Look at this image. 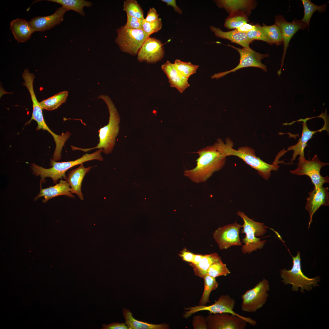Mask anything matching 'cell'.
Listing matches in <instances>:
<instances>
[{"label":"cell","mask_w":329,"mask_h":329,"mask_svg":"<svg viewBox=\"0 0 329 329\" xmlns=\"http://www.w3.org/2000/svg\"><path fill=\"white\" fill-rule=\"evenodd\" d=\"M197 153L199 157L196 160V167L184 172V176L195 183L205 182L225 164L226 157L217 150L214 144L200 149Z\"/></svg>","instance_id":"obj_1"},{"label":"cell","mask_w":329,"mask_h":329,"mask_svg":"<svg viewBox=\"0 0 329 329\" xmlns=\"http://www.w3.org/2000/svg\"><path fill=\"white\" fill-rule=\"evenodd\" d=\"M214 144L217 150L226 157L229 156H237L243 160L247 164L257 171L259 175L266 180L271 175L272 171H278V165L270 164L264 161L256 155L255 150L248 146H242L237 150L233 147V143L229 138L225 139V143L218 138Z\"/></svg>","instance_id":"obj_2"},{"label":"cell","mask_w":329,"mask_h":329,"mask_svg":"<svg viewBox=\"0 0 329 329\" xmlns=\"http://www.w3.org/2000/svg\"><path fill=\"white\" fill-rule=\"evenodd\" d=\"M98 97L103 100L108 106L109 113L108 123L99 130V142L96 147L90 148H81L71 146V148L73 150H78L87 152L92 149L101 148L103 149V153L108 154L111 153L113 150L116 138L119 132L120 117L116 108L109 97L101 95Z\"/></svg>","instance_id":"obj_3"},{"label":"cell","mask_w":329,"mask_h":329,"mask_svg":"<svg viewBox=\"0 0 329 329\" xmlns=\"http://www.w3.org/2000/svg\"><path fill=\"white\" fill-rule=\"evenodd\" d=\"M102 150L101 148L98 149L92 154L86 153L80 158L70 161L57 162L51 159L50 165L51 168H44L34 163L31 164L30 167L34 175L40 176L41 183L45 182V179L46 177H50L52 179L53 183H55L59 179L63 178L66 179V171L74 166L92 160L102 161L103 158L101 154Z\"/></svg>","instance_id":"obj_4"},{"label":"cell","mask_w":329,"mask_h":329,"mask_svg":"<svg viewBox=\"0 0 329 329\" xmlns=\"http://www.w3.org/2000/svg\"><path fill=\"white\" fill-rule=\"evenodd\" d=\"M292 268L290 270L285 268L280 271L281 278L283 279L281 281L285 285H292L291 289L292 291L297 292L299 287L302 293L304 292L305 290L309 291H311L313 288L318 287L321 281L320 276L310 278L303 273L301 269L300 252L298 251L296 256H292Z\"/></svg>","instance_id":"obj_5"},{"label":"cell","mask_w":329,"mask_h":329,"mask_svg":"<svg viewBox=\"0 0 329 329\" xmlns=\"http://www.w3.org/2000/svg\"><path fill=\"white\" fill-rule=\"evenodd\" d=\"M237 214L243 219V228L241 232L246 234L245 237L242 240L244 244L242 248V253L245 254L249 253L253 251L263 248L266 240L261 241L256 237L262 236L266 233L267 230L264 224L253 221L249 218L243 212L239 211Z\"/></svg>","instance_id":"obj_6"},{"label":"cell","mask_w":329,"mask_h":329,"mask_svg":"<svg viewBox=\"0 0 329 329\" xmlns=\"http://www.w3.org/2000/svg\"><path fill=\"white\" fill-rule=\"evenodd\" d=\"M116 43L122 52L135 56L149 37L142 29H133L122 26L116 30Z\"/></svg>","instance_id":"obj_7"},{"label":"cell","mask_w":329,"mask_h":329,"mask_svg":"<svg viewBox=\"0 0 329 329\" xmlns=\"http://www.w3.org/2000/svg\"><path fill=\"white\" fill-rule=\"evenodd\" d=\"M298 161L297 168L294 170L290 171L291 174L309 176L315 188L323 186L324 183H329V177H323L320 173L321 168L328 165L329 163L321 162L316 154L310 160H307L305 157H299Z\"/></svg>","instance_id":"obj_8"},{"label":"cell","mask_w":329,"mask_h":329,"mask_svg":"<svg viewBox=\"0 0 329 329\" xmlns=\"http://www.w3.org/2000/svg\"><path fill=\"white\" fill-rule=\"evenodd\" d=\"M235 303V300L228 295H222L214 304L211 305L207 306L199 305L186 308L185 309L187 311L184 312L183 316L187 318L197 312L204 310L209 311L210 314L228 313L239 316L244 319L250 324L255 326L257 322L255 320L250 317L239 315L234 311L233 310Z\"/></svg>","instance_id":"obj_9"},{"label":"cell","mask_w":329,"mask_h":329,"mask_svg":"<svg viewBox=\"0 0 329 329\" xmlns=\"http://www.w3.org/2000/svg\"><path fill=\"white\" fill-rule=\"evenodd\" d=\"M270 290L269 281L265 278L242 295L241 308L243 311L253 313L262 307L267 302Z\"/></svg>","instance_id":"obj_10"},{"label":"cell","mask_w":329,"mask_h":329,"mask_svg":"<svg viewBox=\"0 0 329 329\" xmlns=\"http://www.w3.org/2000/svg\"><path fill=\"white\" fill-rule=\"evenodd\" d=\"M236 49L239 52L240 55V62L235 68L230 70L219 73L213 75L211 79H219L228 74L235 72L240 69L248 67H254L260 68L265 72L267 71V67L261 62V60L268 57L267 54H262L254 51L249 47L240 48L228 45Z\"/></svg>","instance_id":"obj_11"},{"label":"cell","mask_w":329,"mask_h":329,"mask_svg":"<svg viewBox=\"0 0 329 329\" xmlns=\"http://www.w3.org/2000/svg\"><path fill=\"white\" fill-rule=\"evenodd\" d=\"M313 118H307L305 119H300L297 121H302V136L296 144L294 145L289 147L286 150H284L281 151L276 157L273 163L277 165L279 163V161L280 157L288 151L292 150L293 151L292 158L291 159V163H292L295 160L297 156L299 155V157H305L304 150L307 146V142L313 136V135L317 132H321L323 130L327 129V123L326 119H324L325 124L323 127L320 129L316 131L310 130L307 126L306 121L311 119Z\"/></svg>","instance_id":"obj_12"},{"label":"cell","mask_w":329,"mask_h":329,"mask_svg":"<svg viewBox=\"0 0 329 329\" xmlns=\"http://www.w3.org/2000/svg\"><path fill=\"white\" fill-rule=\"evenodd\" d=\"M206 318L208 329H244L248 323L242 318L228 313L210 314Z\"/></svg>","instance_id":"obj_13"},{"label":"cell","mask_w":329,"mask_h":329,"mask_svg":"<svg viewBox=\"0 0 329 329\" xmlns=\"http://www.w3.org/2000/svg\"><path fill=\"white\" fill-rule=\"evenodd\" d=\"M275 22L281 30L283 44V52L281 68L277 72L278 75L280 76L281 73V69L283 65L287 50L291 39L299 30L306 28L308 25L301 20L296 19L291 22H288L281 15L275 17Z\"/></svg>","instance_id":"obj_14"},{"label":"cell","mask_w":329,"mask_h":329,"mask_svg":"<svg viewBox=\"0 0 329 329\" xmlns=\"http://www.w3.org/2000/svg\"><path fill=\"white\" fill-rule=\"evenodd\" d=\"M242 227V225L235 223L219 227L215 231L213 236L221 249L241 245L239 233Z\"/></svg>","instance_id":"obj_15"},{"label":"cell","mask_w":329,"mask_h":329,"mask_svg":"<svg viewBox=\"0 0 329 329\" xmlns=\"http://www.w3.org/2000/svg\"><path fill=\"white\" fill-rule=\"evenodd\" d=\"M164 54L163 44L159 40L154 37L147 39L137 54L138 60L153 63L161 60Z\"/></svg>","instance_id":"obj_16"},{"label":"cell","mask_w":329,"mask_h":329,"mask_svg":"<svg viewBox=\"0 0 329 329\" xmlns=\"http://www.w3.org/2000/svg\"><path fill=\"white\" fill-rule=\"evenodd\" d=\"M309 196L306 198V209L309 212V222L308 228L312 221L313 216L322 206L329 205V192L328 187L323 186L317 188L308 193Z\"/></svg>","instance_id":"obj_17"},{"label":"cell","mask_w":329,"mask_h":329,"mask_svg":"<svg viewBox=\"0 0 329 329\" xmlns=\"http://www.w3.org/2000/svg\"><path fill=\"white\" fill-rule=\"evenodd\" d=\"M68 11L66 8L62 6L57 9L55 12L50 15L36 16L32 19L30 22L34 32H44L59 24L63 20L65 13Z\"/></svg>","instance_id":"obj_18"},{"label":"cell","mask_w":329,"mask_h":329,"mask_svg":"<svg viewBox=\"0 0 329 329\" xmlns=\"http://www.w3.org/2000/svg\"><path fill=\"white\" fill-rule=\"evenodd\" d=\"M161 69L167 75L170 87L176 88L180 93L190 86L188 79L178 71L174 63L168 60L161 65Z\"/></svg>","instance_id":"obj_19"},{"label":"cell","mask_w":329,"mask_h":329,"mask_svg":"<svg viewBox=\"0 0 329 329\" xmlns=\"http://www.w3.org/2000/svg\"><path fill=\"white\" fill-rule=\"evenodd\" d=\"M60 195H65L70 198L75 197L71 192V188L69 183L66 181L62 179L59 181L58 183L48 188L42 189L41 186L39 193L34 200H36L39 198L44 196L42 202L43 203H46L49 199Z\"/></svg>","instance_id":"obj_20"},{"label":"cell","mask_w":329,"mask_h":329,"mask_svg":"<svg viewBox=\"0 0 329 329\" xmlns=\"http://www.w3.org/2000/svg\"><path fill=\"white\" fill-rule=\"evenodd\" d=\"M92 167H84L83 164L77 168L69 172L66 181L69 183L72 193L76 194L81 200H83L81 186L83 179L86 173L88 172Z\"/></svg>","instance_id":"obj_21"},{"label":"cell","mask_w":329,"mask_h":329,"mask_svg":"<svg viewBox=\"0 0 329 329\" xmlns=\"http://www.w3.org/2000/svg\"><path fill=\"white\" fill-rule=\"evenodd\" d=\"M10 29L14 38L19 43H23L29 39L34 32L30 22L19 18L10 23Z\"/></svg>","instance_id":"obj_22"},{"label":"cell","mask_w":329,"mask_h":329,"mask_svg":"<svg viewBox=\"0 0 329 329\" xmlns=\"http://www.w3.org/2000/svg\"><path fill=\"white\" fill-rule=\"evenodd\" d=\"M210 29L217 37L230 40L231 42L238 44L244 48L249 47V44L252 41L248 38L246 33L241 32L236 29L231 31L225 32L220 28L212 26Z\"/></svg>","instance_id":"obj_23"},{"label":"cell","mask_w":329,"mask_h":329,"mask_svg":"<svg viewBox=\"0 0 329 329\" xmlns=\"http://www.w3.org/2000/svg\"><path fill=\"white\" fill-rule=\"evenodd\" d=\"M123 316L126 320L125 324L129 329H166L169 326L165 324H157L139 321L134 318L129 310L123 309Z\"/></svg>","instance_id":"obj_24"},{"label":"cell","mask_w":329,"mask_h":329,"mask_svg":"<svg viewBox=\"0 0 329 329\" xmlns=\"http://www.w3.org/2000/svg\"><path fill=\"white\" fill-rule=\"evenodd\" d=\"M221 259L218 254L213 253L205 255L201 260L197 264L192 263L190 265L193 267L195 274L201 278L207 274V271L210 266L215 262Z\"/></svg>","instance_id":"obj_25"},{"label":"cell","mask_w":329,"mask_h":329,"mask_svg":"<svg viewBox=\"0 0 329 329\" xmlns=\"http://www.w3.org/2000/svg\"><path fill=\"white\" fill-rule=\"evenodd\" d=\"M48 1L58 3L68 10H73L83 16H85L84 7H90L92 5V2L84 0H48Z\"/></svg>","instance_id":"obj_26"},{"label":"cell","mask_w":329,"mask_h":329,"mask_svg":"<svg viewBox=\"0 0 329 329\" xmlns=\"http://www.w3.org/2000/svg\"><path fill=\"white\" fill-rule=\"evenodd\" d=\"M68 94L67 91H62L42 101L40 104L43 109L54 110L66 102Z\"/></svg>","instance_id":"obj_27"},{"label":"cell","mask_w":329,"mask_h":329,"mask_svg":"<svg viewBox=\"0 0 329 329\" xmlns=\"http://www.w3.org/2000/svg\"><path fill=\"white\" fill-rule=\"evenodd\" d=\"M217 5L231 12H234L239 10L249 9L252 3L250 0H220L215 1Z\"/></svg>","instance_id":"obj_28"},{"label":"cell","mask_w":329,"mask_h":329,"mask_svg":"<svg viewBox=\"0 0 329 329\" xmlns=\"http://www.w3.org/2000/svg\"><path fill=\"white\" fill-rule=\"evenodd\" d=\"M301 2L304 8V15L301 20L306 23L309 27L310 19L314 12L317 11L319 12H325L327 7V3L317 5L310 0H302Z\"/></svg>","instance_id":"obj_29"},{"label":"cell","mask_w":329,"mask_h":329,"mask_svg":"<svg viewBox=\"0 0 329 329\" xmlns=\"http://www.w3.org/2000/svg\"><path fill=\"white\" fill-rule=\"evenodd\" d=\"M204 280V288L203 295L199 302V305L205 306L209 302V298L211 292L215 290L218 286V283L215 278L208 274L203 278Z\"/></svg>","instance_id":"obj_30"},{"label":"cell","mask_w":329,"mask_h":329,"mask_svg":"<svg viewBox=\"0 0 329 329\" xmlns=\"http://www.w3.org/2000/svg\"><path fill=\"white\" fill-rule=\"evenodd\" d=\"M268 37L277 46L283 43L282 37L281 30L276 24L267 26L264 25L261 27Z\"/></svg>","instance_id":"obj_31"},{"label":"cell","mask_w":329,"mask_h":329,"mask_svg":"<svg viewBox=\"0 0 329 329\" xmlns=\"http://www.w3.org/2000/svg\"><path fill=\"white\" fill-rule=\"evenodd\" d=\"M123 10L127 15L141 19H144L142 9L137 2L135 0H126L124 2Z\"/></svg>","instance_id":"obj_32"},{"label":"cell","mask_w":329,"mask_h":329,"mask_svg":"<svg viewBox=\"0 0 329 329\" xmlns=\"http://www.w3.org/2000/svg\"><path fill=\"white\" fill-rule=\"evenodd\" d=\"M174 64L178 71L188 79L196 73L199 67L198 65L193 64L190 62H184L179 59L175 60Z\"/></svg>","instance_id":"obj_33"},{"label":"cell","mask_w":329,"mask_h":329,"mask_svg":"<svg viewBox=\"0 0 329 329\" xmlns=\"http://www.w3.org/2000/svg\"><path fill=\"white\" fill-rule=\"evenodd\" d=\"M230 273V272L227 268L226 264L223 263L221 259L210 266L207 270V274L215 278L221 276H226Z\"/></svg>","instance_id":"obj_34"},{"label":"cell","mask_w":329,"mask_h":329,"mask_svg":"<svg viewBox=\"0 0 329 329\" xmlns=\"http://www.w3.org/2000/svg\"><path fill=\"white\" fill-rule=\"evenodd\" d=\"M254 30L246 33L249 39L253 41L257 40L265 41L271 45L273 44L268 37L260 25H255Z\"/></svg>","instance_id":"obj_35"},{"label":"cell","mask_w":329,"mask_h":329,"mask_svg":"<svg viewBox=\"0 0 329 329\" xmlns=\"http://www.w3.org/2000/svg\"><path fill=\"white\" fill-rule=\"evenodd\" d=\"M162 27L161 19L152 23H148L144 19L142 25V30L149 36L152 34L157 32L160 30Z\"/></svg>","instance_id":"obj_36"},{"label":"cell","mask_w":329,"mask_h":329,"mask_svg":"<svg viewBox=\"0 0 329 329\" xmlns=\"http://www.w3.org/2000/svg\"><path fill=\"white\" fill-rule=\"evenodd\" d=\"M247 21V18L244 16H236L227 19L224 25L228 29H236L246 23Z\"/></svg>","instance_id":"obj_37"},{"label":"cell","mask_w":329,"mask_h":329,"mask_svg":"<svg viewBox=\"0 0 329 329\" xmlns=\"http://www.w3.org/2000/svg\"><path fill=\"white\" fill-rule=\"evenodd\" d=\"M127 16V22L124 26L125 27L133 29H142L143 23L144 19H141Z\"/></svg>","instance_id":"obj_38"},{"label":"cell","mask_w":329,"mask_h":329,"mask_svg":"<svg viewBox=\"0 0 329 329\" xmlns=\"http://www.w3.org/2000/svg\"><path fill=\"white\" fill-rule=\"evenodd\" d=\"M193 324L195 329H207L206 318L201 315L194 316L193 320Z\"/></svg>","instance_id":"obj_39"},{"label":"cell","mask_w":329,"mask_h":329,"mask_svg":"<svg viewBox=\"0 0 329 329\" xmlns=\"http://www.w3.org/2000/svg\"><path fill=\"white\" fill-rule=\"evenodd\" d=\"M159 16L155 9L153 7L151 8L148 11L147 17L144 20L147 22L152 23L159 18Z\"/></svg>","instance_id":"obj_40"},{"label":"cell","mask_w":329,"mask_h":329,"mask_svg":"<svg viewBox=\"0 0 329 329\" xmlns=\"http://www.w3.org/2000/svg\"><path fill=\"white\" fill-rule=\"evenodd\" d=\"M102 329H128L127 325L124 323H112L108 324H103Z\"/></svg>","instance_id":"obj_41"},{"label":"cell","mask_w":329,"mask_h":329,"mask_svg":"<svg viewBox=\"0 0 329 329\" xmlns=\"http://www.w3.org/2000/svg\"><path fill=\"white\" fill-rule=\"evenodd\" d=\"M179 256L182 260L186 261L192 263L194 254L188 251L186 249H184L181 252Z\"/></svg>","instance_id":"obj_42"},{"label":"cell","mask_w":329,"mask_h":329,"mask_svg":"<svg viewBox=\"0 0 329 329\" xmlns=\"http://www.w3.org/2000/svg\"><path fill=\"white\" fill-rule=\"evenodd\" d=\"M255 26V25H253L246 23L237 28L236 30L239 32L247 33L249 31L254 30Z\"/></svg>","instance_id":"obj_43"},{"label":"cell","mask_w":329,"mask_h":329,"mask_svg":"<svg viewBox=\"0 0 329 329\" xmlns=\"http://www.w3.org/2000/svg\"><path fill=\"white\" fill-rule=\"evenodd\" d=\"M161 1L166 3L168 5L172 6L173 8L175 11L178 14H181L182 13V9L177 5L175 0H162Z\"/></svg>","instance_id":"obj_44"},{"label":"cell","mask_w":329,"mask_h":329,"mask_svg":"<svg viewBox=\"0 0 329 329\" xmlns=\"http://www.w3.org/2000/svg\"><path fill=\"white\" fill-rule=\"evenodd\" d=\"M204 255L200 254H194L192 263L194 264H198L204 257Z\"/></svg>","instance_id":"obj_45"}]
</instances>
